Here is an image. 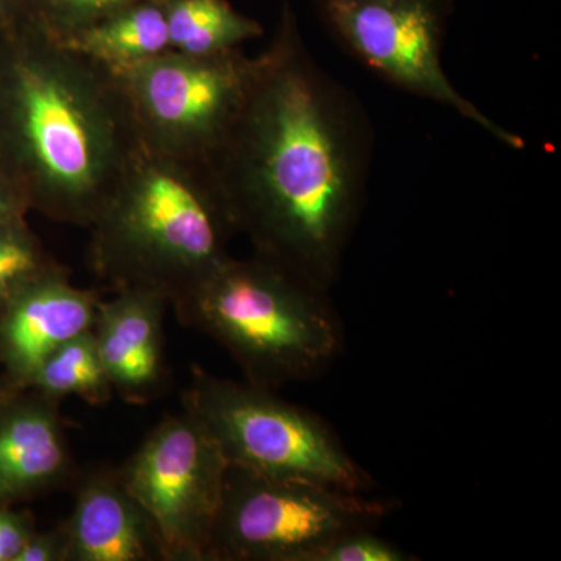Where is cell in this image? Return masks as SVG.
<instances>
[{
  "label": "cell",
  "instance_id": "6da1fadb",
  "mask_svg": "<svg viewBox=\"0 0 561 561\" xmlns=\"http://www.w3.org/2000/svg\"><path fill=\"white\" fill-rule=\"evenodd\" d=\"M373 149L364 105L313 60L284 3L238 121L210 161L238 232L254 253L330 290L364 208Z\"/></svg>",
  "mask_w": 561,
  "mask_h": 561
},
{
  "label": "cell",
  "instance_id": "7a4b0ae2",
  "mask_svg": "<svg viewBox=\"0 0 561 561\" xmlns=\"http://www.w3.org/2000/svg\"><path fill=\"white\" fill-rule=\"evenodd\" d=\"M2 168L25 206L90 228L140 146L119 73L20 13L0 21Z\"/></svg>",
  "mask_w": 561,
  "mask_h": 561
},
{
  "label": "cell",
  "instance_id": "3957f363",
  "mask_svg": "<svg viewBox=\"0 0 561 561\" xmlns=\"http://www.w3.org/2000/svg\"><path fill=\"white\" fill-rule=\"evenodd\" d=\"M88 230V260L105 286L157 291L171 305L231 256L238 234L209 164L142 140Z\"/></svg>",
  "mask_w": 561,
  "mask_h": 561
},
{
  "label": "cell",
  "instance_id": "277c9868",
  "mask_svg": "<svg viewBox=\"0 0 561 561\" xmlns=\"http://www.w3.org/2000/svg\"><path fill=\"white\" fill-rule=\"evenodd\" d=\"M328 291L253 251L228 257L171 306L230 353L247 382L276 391L319 378L341 356L345 332Z\"/></svg>",
  "mask_w": 561,
  "mask_h": 561
},
{
  "label": "cell",
  "instance_id": "5b68a950",
  "mask_svg": "<svg viewBox=\"0 0 561 561\" xmlns=\"http://www.w3.org/2000/svg\"><path fill=\"white\" fill-rule=\"evenodd\" d=\"M183 411L208 431L232 467L357 493L375 485L327 420L275 390L219 378L194 365Z\"/></svg>",
  "mask_w": 561,
  "mask_h": 561
},
{
  "label": "cell",
  "instance_id": "8992f818",
  "mask_svg": "<svg viewBox=\"0 0 561 561\" xmlns=\"http://www.w3.org/2000/svg\"><path fill=\"white\" fill-rule=\"evenodd\" d=\"M393 500L228 465L209 561H312L335 538L375 529Z\"/></svg>",
  "mask_w": 561,
  "mask_h": 561
},
{
  "label": "cell",
  "instance_id": "52a82bcc",
  "mask_svg": "<svg viewBox=\"0 0 561 561\" xmlns=\"http://www.w3.org/2000/svg\"><path fill=\"white\" fill-rule=\"evenodd\" d=\"M313 5L332 39L379 80L453 110L508 149L526 147L446 76L443 47L456 0H313Z\"/></svg>",
  "mask_w": 561,
  "mask_h": 561
},
{
  "label": "cell",
  "instance_id": "ba28073f",
  "mask_svg": "<svg viewBox=\"0 0 561 561\" xmlns=\"http://www.w3.org/2000/svg\"><path fill=\"white\" fill-rule=\"evenodd\" d=\"M256 57L168 50L121 70L140 140L180 160L209 164L238 121Z\"/></svg>",
  "mask_w": 561,
  "mask_h": 561
},
{
  "label": "cell",
  "instance_id": "9c48e42d",
  "mask_svg": "<svg viewBox=\"0 0 561 561\" xmlns=\"http://www.w3.org/2000/svg\"><path fill=\"white\" fill-rule=\"evenodd\" d=\"M227 470L219 445L186 411L165 416L121 468L153 523L162 560L209 561Z\"/></svg>",
  "mask_w": 561,
  "mask_h": 561
},
{
  "label": "cell",
  "instance_id": "30bf717a",
  "mask_svg": "<svg viewBox=\"0 0 561 561\" xmlns=\"http://www.w3.org/2000/svg\"><path fill=\"white\" fill-rule=\"evenodd\" d=\"M171 302L157 291L117 290L99 301L92 334L114 393L147 404L171 383L164 345V313Z\"/></svg>",
  "mask_w": 561,
  "mask_h": 561
},
{
  "label": "cell",
  "instance_id": "8fae6325",
  "mask_svg": "<svg viewBox=\"0 0 561 561\" xmlns=\"http://www.w3.org/2000/svg\"><path fill=\"white\" fill-rule=\"evenodd\" d=\"M101 298L79 289L65 267L51 268L5 302L3 353L18 381L31 386L33 375L62 343L94 327Z\"/></svg>",
  "mask_w": 561,
  "mask_h": 561
},
{
  "label": "cell",
  "instance_id": "7c38bea8",
  "mask_svg": "<svg viewBox=\"0 0 561 561\" xmlns=\"http://www.w3.org/2000/svg\"><path fill=\"white\" fill-rule=\"evenodd\" d=\"M61 527L68 561L162 560L153 523L119 470L88 472L77 490L72 515Z\"/></svg>",
  "mask_w": 561,
  "mask_h": 561
},
{
  "label": "cell",
  "instance_id": "4fadbf2b",
  "mask_svg": "<svg viewBox=\"0 0 561 561\" xmlns=\"http://www.w3.org/2000/svg\"><path fill=\"white\" fill-rule=\"evenodd\" d=\"M58 402L38 391L0 420V500L54 491L72 479Z\"/></svg>",
  "mask_w": 561,
  "mask_h": 561
},
{
  "label": "cell",
  "instance_id": "5bb4252c",
  "mask_svg": "<svg viewBox=\"0 0 561 561\" xmlns=\"http://www.w3.org/2000/svg\"><path fill=\"white\" fill-rule=\"evenodd\" d=\"M114 72L171 50L164 0H142L60 41Z\"/></svg>",
  "mask_w": 561,
  "mask_h": 561
},
{
  "label": "cell",
  "instance_id": "9a60e30c",
  "mask_svg": "<svg viewBox=\"0 0 561 561\" xmlns=\"http://www.w3.org/2000/svg\"><path fill=\"white\" fill-rule=\"evenodd\" d=\"M171 50L208 57L241 49L261 38L264 27L230 0H164Z\"/></svg>",
  "mask_w": 561,
  "mask_h": 561
},
{
  "label": "cell",
  "instance_id": "2e32d148",
  "mask_svg": "<svg viewBox=\"0 0 561 561\" xmlns=\"http://www.w3.org/2000/svg\"><path fill=\"white\" fill-rule=\"evenodd\" d=\"M31 387L57 401L79 397L92 405L106 404L114 390L92 330L55 350L33 375Z\"/></svg>",
  "mask_w": 561,
  "mask_h": 561
},
{
  "label": "cell",
  "instance_id": "e0dca14e",
  "mask_svg": "<svg viewBox=\"0 0 561 561\" xmlns=\"http://www.w3.org/2000/svg\"><path fill=\"white\" fill-rule=\"evenodd\" d=\"M138 2L142 0H13L7 10L16 11L51 38L66 41Z\"/></svg>",
  "mask_w": 561,
  "mask_h": 561
},
{
  "label": "cell",
  "instance_id": "ac0fdd59",
  "mask_svg": "<svg viewBox=\"0 0 561 561\" xmlns=\"http://www.w3.org/2000/svg\"><path fill=\"white\" fill-rule=\"evenodd\" d=\"M20 216L0 219V302L5 306L31 280L58 267Z\"/></svg>",
  "mask_w": 561,
  "mask_h": 561
},
{
  "label": "cell",
  "instance_id": "d6986e66",
  "mask_svg": "<svg viewBox=\"0 0 561 561\" xmlns=\"http://www.w3.org/2000/svg\"><path fill=\"white\" fill-rule=\"evenodd\" d=\"M412 553L378 537L370 529L350 531L335 538L313 556L312 561H412Z\"/></svg>",
  "mask_w": 561,
  "mask_h": 561
},
{
  "label": "cell",
  "instance_id": "ffe728a7",
  "mask_svg": "<svg viewBox=\"0 0 561 561\" xmlns=\"http://www.w3.org/2000/svg\"><path fill=\"white\" fill-rule=\"evenodd\" d=\"M14 561H68L65 530L60 526L46 534L33 531Z\"/></svg>",
  "mask_w": 561,
  "mask_h": 561
},
{
  "label": "cell",
  "instance_id": "44dd1931",
  "mask_svg": "<svg viewBox=\"0 0 561 561\" xmlns=\"http://www.w3.org/2000/svg\"><path fill=\"white\" fill-rule=\"evenodd\" d=\"M33 531L27 519L0 511V561H14Z\"/></svg>",
  "mask_w": 561,
  "mask_h": 561
},
{
  "label": "cell",
  "instance_id": "7402d4cb",
  "mask_svg": "<svg viewBox=\"0 0 561 561\" xmlns=\"http://www.w3.org/2000/svg\"><path fill=\"white\" fill-rule=\"evenodd\" d=\"M11 2H13V0H0V13H3V11L9 9Z\"/></svg>",
  "mask_w": 561,
  "mask_h": 561
},
{
  "label": "cell",
  "instance_id": "603a6c76",
  "mask_svg": "<svg viewBox=\"0 0 561 561\" xmlns=\"http://www.w3.org/2000/svg\"><path fill=\"white\" fill-rule=\"evenodd\" d=\"M0 21H2V13H0Z\"/></svg>",
  "mask_w": 561,
  "mask_h": 561
}]
</instances>
